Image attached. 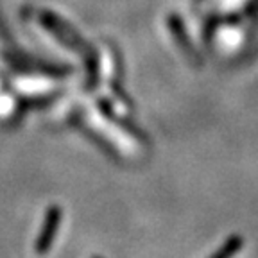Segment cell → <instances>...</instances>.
<instances>
[{
    "instance_id": "cell-1",
    "label": "cell",
    "mask_w": 258,
    "mask_h": 258,
    "mask_svg": "<svg viewBox=\"0 0 258 258\" xmlns=\"http://www.w3.org/2000/svg\"><path fill=\"white\" fill-rule=\"evenodd\" d=\"M59 219H61L59 208H52L50 212H48L45 230L41 231V237L38 238V247H40V249H47V247L50 246V242H52V238H54V233H56L54 230L59 226Z\"/></svg>"
},
{
    "instance_id": "cell-2",
    "label": "cell",
    "mask_w": 258,
    "mask_h": 258,
    "mask_svg": "<svg viewBox=\"0 0 258 258\" xmlns=\"http://www.w3.org/2000/svg\"><path fill=\"white\" fill-rule=\"evenodd\" d=\"M244 246V240L238 235H231L230 238H226V242L219 247L217 253H214L210 258H233L238 251Z\"/></svg>"
}]
</instances>
